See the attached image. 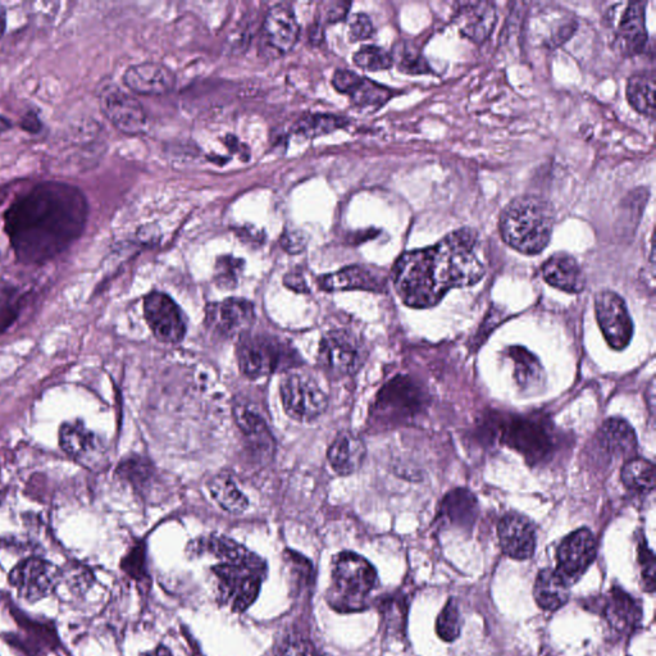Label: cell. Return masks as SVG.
<instances>
[{"instance_id":"obj_1","label":"cell","mask_w":656,"mask_h":656,"mask_svg":"<svg viewBox=\"0 0 656 656\" xmlns=\"http://www.w3.org/2000/svg\"><path fill=\"white\" fill-rule=\"evenodd\" d=\"M88 203L74 186L45 182L18 198L6 213V231L18 261L38 264L65 252L80 238Z\"/></svg>"},{"instance_id":"obj_2","label":"cell","mask_w":656,"mask_h":656,"mask_svg":"<svg viewBox=\"0 0 656 656\" xmlns=\"http://www.w3.org/2000/svg\"><path fill=\"white\" fill-rule=\"evenodd\" d=\"M478 250L480 235L464 227L430 248L403 254L393 270L396 293L410 308L435 307L451 289L482 280L486 270Z\"/></svg>"},{"instance_id":"obj_3","label":"cell","mask_w":656,"mask_h":656,"mask_svg":"<svg viewBox=\"0 0 656 656\" xmlns=\"http://www.w3.org/2000/svg\"><path fill=\"white\" fill-rule=\"evenodd\" d=\"M554 221V208L548 200L537 195H522L501 213V238L519 253L540 254L550 243Z\"/></svg>"},{"instance_id":"obj_4","label":"cell","mask_w":656,"mask_h":656,"mask_svg":"<svg viewBox=\"0 0 656 656\" xmlns=\"http://www.w3.org/2000/svg\"><path fill=\"white\" fill-rule=\"evenodd\" d=\"M376 568L353 551H343L332 559L331 585L327 601L340 613L362 612L369 605V596L377 589Z\"/></svg>"},{"instance_id":"obj_5","label":"cell","mask_w":656,"mask_h":656,"mask_svg":"<svg viewBox=\"0 0 656 656\" xmlns=\"http://www.w3.org/2000/svg\"><path fill=\"white\" fill-rule=\"evenodd\" d=\"M236 357L240 371L253 380L276 372H289L302 362L293 346L280 337L250 332L240 337Z\"/></svg>"},{"instance_id":"obj_6","label":"cell","mask_w":656,"mask_h":656,"mask_svg":"<svg viewBox=\"0 0 656 656\" xmlns=\"http://www.w3.org/2000/svg\"><path fill=\"white\" fill-rule=\"evenodd\" d=\"M218 603L234 613H243L252 607L262 589L267 566L218 563L212 568Z\"/></svg>"},{"instance_id":"obj_7","label":"cell","mask_w":656,"mask_h":656,"mask_svg":"<svg viewBox=\"0 0 656 656\" xmlns=\"http://www.w3.org/2000/svg\"><path fill=\"white\" fill-rule=\"evenodd\" d=\"M280 393L285 412L294 421H316L328 408V396L307 373L286 372L281 380Z\"/></svg>"},{"instance_id":"obj_8","label":"cell","mask_w":656,"mask_h":656,"mask_svg":"<svg viewBox=\"0 0 656 656\" xmlns=\"http://www.w3.org/2000/svg\"><path fill=\"white\" fill-rule=\"evenodd\" d=\"M367 350L361 337L352 331L331 330L322 336L318 363L332 377L354 375L366 362Z\"/></svg>"},{"instance_id":"obj_9","label":"cell","mask_w":656,"mask_h":656,"mask_svg":"<svg viewBox=\"0 0 656 656\" xmlns=\"http://www.w3.org/2000/svg\"><path fill=\"white\" fill-rule=\"evenodd\" d=\"M425 396L407 377H396L378 393L373 418L384 425H395L422 412Z\"/></svg>"},{"instance_id":"obj_10","label":"cell","mask_w":656,"mask_h":656,"mask_svg":"<svg viewBox=\"0 0 656 656\" xmlns=\"http://www.w3.org/2000/svg\"><path fill=\"white\" fill-rule=\"evenodd\" d=\"M501 441L521 453L533 466L544 462L554 449V439L548 426L537 418L510 419L503 428Z\"/></svg>"},{"instance_id":"obj_11","label":"cell","mask_w":656,"mask_h":656,"mask_svg":"<svg viewBox=\"0 0 656 656\" xmlns=\"http://www.w3.org/2000/svg\"><path fill=\"white\" fill-rule=\"evenodd\" d=\"M103 115L116 129L126 135H139L147 127L143 106L132 95L115 84L103 85L99 91Z\"/></svg>"},{"instance_id":"obj_12","label":"cell","mask_w":656,"mask_h":656,"mask_svg":"<svg viewBox=\"0 0 656 656\" xmlns=\"http://www.w3.org/2000/svg\"><path fill=\"white\" fill-rule=\"evenodd\" d=\"M59 571L52 563L39 558L24 560L9 574V583L21 599L36 603L57 590Z\"/></svg>"},{"instance_id":"obj_13","label":"cell","mask_w":656,"mask_h":656,"mask_svg":"<svg viewBox=\"0 0 656 656\" xmlns=\"http://www.w3.org/2000/svg\"><path fill=\"white\" fill-rule=\"evenodd\" d=\"M144 316L154 336L164 344L180 343L188 331L184 313L167 294L154 291L147 295Z\"/></svg>"},{"instance_id":"obj_14","label":"cell","mask_w":656,"mask_h":656,"mask_svg":"<svg viewBox=\"0 0 656 656\" xmlns=\"http://www.w3.org/2000/svg\"><path fill=\"white\" fill-rule=\"evenodd\" d=\"M595 312L608 344L615 350L627 348L633 336V323L621 296L609 290L600 291L595 296Z\"/></svg>"},{"instance_id":"obj_15","label":"cell","mask_w":656,"mask_h":656,"mask_svg":"<svg viewBox=\"0 0 656 656\" xmlns=\"http://www.w3.org/2000/svg\"><path fill=\"white\" fill-rule=\"evenodd\" d=\"M254 321V304L245 299L230 298L209 304L205 309V325L225 339L248 334Z\"/></svg>"},{"instance_id":"obj_16","label":"cell","mask_w":656,"mask_h":656,"mask_svg":"<svg viewBox=\"0 0 656 656\" xmlns=\"http://www.w3.org/2000/svg\"><path fill=\"white\" fill-rule=\"evenodd\" d=\"M598 553V542L594 533L580 528L568 535L557 551V571L573 585L580 581L591 567Z\"/></svg>"},{"instance_id":"obj_17","label":"cell","mask_w":656,"mask_h":656,"mask_svg":"<svg viewBox=\"0 0 656 656\" xmlns=\"http://www.w3.org/2000/svg\"><path fill=\"white\" fill-rule=\"evenodd\" d=\"M599 605H601L605 621L617 635L630 636L637 630V627H640L641 603L621 587L614 586L609 594L601 599Z\"/></svg>"},{"instance_id":"obj_18","label":"cell","mask_w":656,"mask_h":656,"mask_svg":"<svg viewBox=\"0 0 656 656\" xmlns=\"http://www.w3.org/2000/svg\"><path fill=\"white\" fill-rule=\"evenodd\" d=\"M501 550L516 560L532 558L536 550V530L533 523L522 514L508 513L498 526Z\"/></svg>"},{"instance_id":"obj_19","label":"cell","mask_w":656,"mask_h":656,"mask_svg":"<svg viewBox=\"0 0 656 656\" xmlns=\"http://www.w3.org/2000/svg\"><path fill=\"white\" fill-rule=\"evenodd\" d=\"M645 2H632L624 7L617 27H615V48L623 56H636L648 43V31L645 25Z\"/></svg>"},{"instance_id":"obj_20","label":"cell","mask_w":656,"mask_h":656,"mask_svg":"<svg viewBox=\"0 0 656 656\" xmlns=\"http://www.w3.org/2000/svg\"><path fill=\"white\" fill-rule=\"evenodd\" d=\"M188 553L191 555H212L213 558L220 560V563L246 564V566L263 567L266 566L264 560L257 554L245 548L230 537L222 535H211L199 537V539L190 542Z\"/></svg>"},{"instance_id":"obj_21","label":"cell","mask_w":656,"mask_h":656,"mask_svg":"<svg viewBox=\"0 0 656 656\" xmlns=\"http://www.w3.org/2000/svg\"><path fill=\"white\" fill-rule=\"evenodd\" d=\"M335 89L348 95L354 104L361 107H381L393 98V91L378 85L352 71L339 70L332 79Z\"/></svg>"},{"instance_id":"obj_22","label":"cell","mask_w":656,"mask_h":656,"mask_svg":"<svg viewBox=\"0 0 656 656\" xmlns=\"http://www.w3.org/2000/svg\"><path fill=\"white\" fill-rule=\"evenodd\" d=\"M127 88L143 95H163L175 88L176 76L170 68L156 62L131 66L123 75Z\"/></svg>"},{"instance_id":"obj_23","label":"cell","mask_w":656,"mask_h":656,"mask_svg":"<svg viewBox=\"0 0 656 656\" xmlns=\"http://www.w3.org/2000/svg\"><path fill=\"white\" fill-rule=\"evenodd\" d=\"M321 289L326 291L366 290L382 293L386 290L387 280L384 273L376 268L350 266L343 270L320 277Z\"/></svg>"},{"instance_id":"obj_24","label":"cell","mask_w":656,"mask_h":656,"mask_svg":"<svg viewBox=\"0 0 656 656\" xmlns=\"http://www.w3.org/2000/svg\"><path fill=\"white\" fill-rule=\"evenodd\" d=\"M454 22L466 38L484 43L496 24L495 6L490 2L459 3Z\"/></svg>"},{"instance_id":"obj_25","label":"cell","mask_w":656,"mask_h":656,"mask_svg":"<svg viewBox=\"0 0 656 656\" xmlns=\"http://www.w3.org/2000/svg\"><path fill=\"white\" fill-rule=\"evenodd\" d=\"M264 36L279 53L290 52L298 43L299 24L293 9L277 4L268 11L263 25Z\"/></svg>"},{"instance_id":"obj_26","label":"cell","mask_w":656,"mask_h":656,"mask_svg":"<svg viewBox=\"0 0 656 656\" xmlns=\"http://www.w3.org/2000/svg\"><path fill=\"white\" fill-rule=\"evenodd\" d=\"M367 449L361 437L352 431H341L328 448V463L340 476H350L362 467Z\"/></svg>"},{"instance_id":"obj_27","label":"cell","mask_w":656,"mask_h":656,"mask_svg":"<svg viewBox=\"0 0 656 656\" xmlns=\"http://www.w3.org/2000/svg\"><path fill=\"white\" fill-rule=\"evenodd\" d=\"M542 277L549 285L567 293H581L586 286L585 273L580 263L566 253L551 255L542 266Z\"/></svg>"},{"instance_id":"obj_28","label":"cell","mask_w":656,"mask_h":656,"mask_svg":"<svg viewBox=\"0 0 656 656\" xmlns=\"http://www.w3.org/2000/svg\"><path fill=\"white\" fill-rule=\"evenodd\" d=\"M571 596V583L557 569H542L533 585V598L546 612H555L568 603Z\"/></svg>"},{"instance_id":"obj_29","label":"cell","mask_w":656,"mask_h":656,"mask_svg":"<svg viewBox=\"0 0 656 656\" xmlns=\"http://www.w3.org/2000/svg\"><path fill=\"white\" fill-rule=\"evenodd\" d=\"M59 445L71 458L84 464L93 463L102 454L97 437L81 423H65L59 431Z\"/></svg>"},{"instance_id":"obj_30","label":"cell","mask_w":656,"mask_h":656,"mask_svg":"<svg viewBox=\"0 0 656 656\" xmlns=\"http://www.w3.org/2000/svg\"><path fill=\"white\" fill-rule=\"evenodd\" d=\"M599 443L609 455L617 458H636L637 437L633 428L621 418L605 422L598 435Z\"/></svg>"},{"instance_id":"obj_31","label":"cell","mask_w":656,"mask_h":656,"mask_svg":"<svg viewBox=\"0 0 656 656\" xmlns=\"http://www.w3.org/2000/svg\"><path fill=\"white\" fill-rule=\"evenodd\" d=\"M478 514L476 496L466 489L449 492L443 500L440 517L451 526L471 528Z\"/></svg>"},{"instance_id":"obj_32","label":"cell","mask_w":656,"mask_h":656,"mask_svg":"<svg viewBox=\"0 0 656 656\" xmlns=\"http://www.w3.org/2000/svg\"><path fill=\"white\" fill-rule=\"evenodd\" d=\"M234 416L241 432L248 437L250 444L255 449L271 454L275 448V440L261 414L250 405L239 404L234 409Z\"/></svg>"},{"instance_id":"obj_33","label":"cell","mask_w":656,"mask_h":656,"mask_svg":"<svg viewBox=\"0 0 656 656\" xmlns=\"http://www.w3.org/2000/svg\"><path fill=\"white\" fill-rule=\"evenodd\" d=\"M117 472L122 480L129 482L132 489L143 495L153 492L159 485L157 468L149 459L140 455H132L123 460Z\"/></svg>"},{"instance_id":"obj_34","label":"cell","mask_w":656,"mask_h":656,"mask_svg":"<svg viewBox=\"0 0 656 656\" xmlns=\"http://www.w3.org/2000/svg\"><path fill=\"white\" fill-rule=\"evenodd\" d=\"M208 490L214 501L227 513L238 516L249 508V499L229 473L222 472L213 476L208 482Z\"/></svg>"},{"instance_id":"obj_35","label":"cell","mask_w":656,"mask_h":656,"mask_svg":"<svg viewBox=\"0 0 656 656\" xmlns=\"http://www.w3.org/2000/svg\"><path fill=\"white\" fill-rule=\"evenodd\" d=\"M508 355L514 362V375L523 391H532L544 384V368L536 355L522 346H510Z\"/></svg>"},{"instance_id":"obj_36","label":"cell","mask_w":656,"mask_h":656,"mask_svg":"<svg viewBox=\"0 0 656 656\" xmlns=\"http://www.w3.org/2000/svg\"><path fill=\"white\" fill-rule=\"evenodd\" d=\"M409 601L402 592L389 594L378 601V610L382 617L387 635L403 636L407 626Z\"/></svg>"},{"instance_id":"obj_37","label":"cell","mask_w":656,"mask_h":656,"mask_svg":"<svg viewBox=\"0 0 656 656\" xmlns=\"http://www.w3.org/2000/svg\"><path fill=\"white\" fill-rule=\"evenodd\" d=\"M627 99L631 106L646 117L655 116L654 75H633L627 84Z\"/></svg>"},{"instance_id":"obj_38","label":"cell","mask_w":656,"mask_h":656,"mask_svg":"<svg viewBox=\"0 0 656 656\" xmlns=\"http://www.w3.org/2000/svg\"><path fill=\"white\" fill-rule=\"evenodd\" d=\"M622 482L628 489L650 492L655 487V468L649 460L632 458L622 468Z\"/></svg>"},{"instance_id":"obj_39","label":"cell","mask_w":656,"mask_h":656,"mask_svg":"<svg viewBox=\"0 0 656 656\" xmlns=\"http://www.w3.org/2000/svg\"><path fill=\"white\" fill-rule=\"evenodd\" d=\"M345 126L343 117L334 115H308L296 123V132L304 138L314 139L331 134Z\"/></svg>"},{"instance_id":"obj_40","label":"cell","mask_w":656,"mask_h":656,"mask_svg":"<svg viewBox=\"0 0 656 656\" xmlns=\"http://www.w3.org/2000/svg\"><path fill=\"white\" fill-rule=\"evenodd\" d=\"M284 562L286 564L287 574L293 591L303 590L304 587L311 585L313 581V564L311 560L303 557L302 554L294 550L284 551Z\"/></svg>"},{"instance_id":"obj_41","label":"cell","mask_w":656,"mask_h":656,"mask_svg":"<svg viewBox=\"0 0 656 656\" xmlns=\"http://www.w3.org/2000/svg\"><path fill=\"white\" fill-rule=\"evenodd\" d=\"M243 271V259L232 257V255H223L217 259L216 267H214V281L221 289H235Z\"/></svg>"},{"instance_id":"obj_42","label":"cell","mask_w":656,"mask_h":656,"mask_svg":"<svg viewBox=\"0 0 656 656\" xmlns=\"http://www.w3.org/2000/svg\"><path fill=\"white\" fill-rule=\"evenodd\" d=\"M460 631H462V615L458 604L454 599H450L437 618L436 632L441 640L453 642L460 636Z\"/></svg>"},{"instance_id":"obj_43","label":"cell","mask_w":656,"mask_h":656,"mask_svg":"<svg viewBox=\"0 0 656 656\" xmlns=\"http://www.w3.org/2000/svg\"><path fill=\"white\" fill-rule=\"evenodd\" d=\"M354 63L362 70L373 72L389 70L394 65L391 53L375 45H366L359 49L354 54Z\"/></svg>"},{"instance_id":"obj_44","label":"cell","mask_w":656,"mask_h":656,"mask_svg":"<svg viewBox=\"0 0 656 656\" xmlns=\"http://www.w3.org/2000/svg\"><path fill=\"white\" fill-rule=\"evenodd\" d=\"M393 61L396 62L400 71L404 74H431L432 70L422 54L414 52L408 44L396 45L394 50Z\"/></svg>"},{"instance_id":"obj_45","label":"cell","mask_w":656,"mask_h":656,"mask_svg":"<svg viewBox=\"0 0 656 656\" xmlns=\"http://www.w3.org/2000/svg\"><path fill=\"white\" fill-rule=\"evenodd\" d=\"M122 571L138 582H147L149 578L147 568V548L144 542H138L127 551L121 563Z\"/></svg>"},{"instance_id":"obj_46","label":"cell","mask_w":656,"mask_h":656,"mask_svg":"<svg viewBox=\"0 0 656 656\" xmlns=\"http://www.w3.org/2000/svg\"><path fill=\"white\" fill-rule=\"evenodd\" d=\"M275 656H316L311 641L303 636H285L276 646Z\"/></svg>"},{"instance_id":"obj_47","label":"cell","mask_w":656,"mask_h":656,"mask_svg":"<svg viewBox=\"0 0 656 656\" xmlns=\"http://www.w3.org/2000/svg\"><path fill=\"white\" fill-rule=\"evenodd\" d=\"M639 563L644 590L653 594L655 591L656 564L654 553L650 550L648 541L644 540L639 544Z\"/></svg>"},{"instance_id":"obj_48","label":"cell","mask_w":656,"mask_h":656,"mask_svg":"<svg viewBox=\"0 0 656 656\" xmlns=\"http://www.w3.org/2000/svg\"><path fill=\"white\" fill-rule=\"evenodd\" d=\"M375 34L371 18L364 13H357L352 17L349 24V36L352 41H362L372 38Z\"/></svg>"},{"instance_id":"obj_49","label":"cell","mask_w":656,"mask_h":656,"mask_svg":"<svg viewBox=\"0 0 656 656\" xmlns=\"http://www.w3.org/2000/svg\"><path fill=\"white\" fill-rule=\"evenodd\" d=\"M281 243L289 253H300L305 248L303 234H299V232L295 231H291L289 234L282 236Z\"/></svg>"},{"instance_id":"obj_50","label":"cell","mask_w":656,"mask_h":656,"mask_svg":"<svg viewBox=\"0 0 656 656\" xmlns=\"http://www.w3.org/2000/svg\"><path fill=\"white\" fill-rule=\"evenodd\" d=\"M285 285L291 290L298 291V293H308L309 291L302 273L290 272L285 277Z\"/></svg>"},{"instance_id":"obj_51","label":"cell","mask_w":656,"mask_h":656,"mask_svg":"<svg viewBox=\"0 0 656 656\" xmlns=\"http://www.w3.org/2000/svg\"><path fill=\"white\" fill-rule=\"evenodd\" d=\"M350 3H334L331 8L327 11L328 22H339L345 18L346 13H348Z\"/></svg>"},{"instance_id":"obj_52","label":"cell","mask_w":656,"mask_h":656,"mask_svg":"<svg viewBox=\"0 0 656 656\" xmlns=\"http://www.w3.org/2000/svg\"><path fill=\"white\" fill-rule=\"evenodd\" d=\"M21 125L22 127H24L26 131L38 132L40 130V122L38 120V117L33 115V113L27 115L24 118V121H22Z\"/></svg>"},{"instance_id":"obj_53","label":"cell","mask_w":656,"mask_h":656,"mask_svg":"<svg viewBox=\"0 0 656 656\" xmlns=\"http://www.w3.org/2000/svg\"><path fill=\"white\" fill-rule=\"evenodd\" d=\"M140 656H172L171 651L164 646H158V648L148 651V653L141 654Z\"/></svg>"},{"instance_id":"obj_54","label":"cell","mask_w":656,"mask_h":656,"mask_svg":"<svg viewBox=\"0 0 656 656\" xmlns=\"http://www.w3.org/2000/svg\"><path fill=\"white\" fill-rule=\"evenodd\" d=\"M7 27V13L3 6H0V38H2Z\"/></svg>"},{"instance_id":"obj_55","label":"cell","mask_w":656,"mask_h":656,"mask_svg":"<svg viewBox=\"0 0 656 656\" xmlns=\"http://www.w3.org/2000/svg\"><path fill=\"white\" fill-rule=\"evenodd\" d=\"M9 127H11V122L0 116V134H2L4 131H7Z\"/></svg>"},{"instance_id":"obj_56","label":"cell","mask_w":656,"mask_h":656,"mask_svg":"<svg viewBox=\"0 0 656 656\" xmlns=\"http://www.w3.org/2000/svg\"><path fill=\"white\" fill-rule=\"evenodd\" d=\"M3 198H4V195L2 194V190H0V202H2Z\"/></svg>"},{"instance_id":"obj_57","label":"cell","mask_w":656,"mask_h":656,"mask_svg":"<svg viewBox=\"0 0 656 656\" xmlns=\"http://www.w3.org/2000/svg\"><path fill=\"white\" fill-rule=\"evenodd\" d=\"M321 656H332V655H330V654H322Z\"/></svg>"}]
</instances>
